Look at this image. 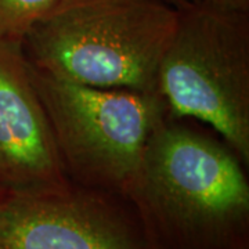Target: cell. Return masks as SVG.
Masks as SVG:
<instances>
[{
	"label": "cell",
	"instance_id": "cell-1",
	"mask_svg": "<svg viewBox=\"0 0 249 249\" xmlns=\"http://www.w3.org/2000/svg\"><path fill=\"white\" fill-rule=\"evenodd\" d=\"M247 169L211 127L168 114L124 196L151 249H249Z\"/></svg>",
	"mask_w": 249,
	"mask_h": 249
},
{
	"label": "cell",
	"instance_id": "cell-2",
	"mask_svg": "<svg viewBox=\"0 0 249 249\" xmlns=\"http://www.w3.org/2000/svg\"><path fill=\"white\" fill-rule=\"evenodd\" d=\"M178 10L163 0H58L21 43L29 65L72 83L158 93Z\"/></svg>",
	"mask_w": 249,
	"mask_h": 249
},
{
	"label": "cell",
	"instance_id": "cell-3",
	"mask_svg": "<svg viewBox=\"0 0 249 249\" xmlns=\"http://www.w3.org/2000/svg\"><path fill=\"white\" fill-rule=\"evenodd\" d=\"M168 114L206 124L249 166V13L188 6L160 60Z\"/></svg>",
	"mask_w": 249,
	"mask_h": 249
},
{
	"label": "cell",
	"instance_id": "cell-4",
	"mask_svg": "<svg viewBox=\"0 0 249 249\" xmlns=\"http://www.w3.org/2000/svg\"><path fill=\"white\" fill-rule=\"evenodd\" d=\"M28 67L67 178L124 196L150 136L168 115L160 93L91 88Z\"/></svg>",
	"mask_w": 249,
	"mask_h": 249
},
{
	"label": "cell",
	"instance_id": "cell-5",
	"mask_svg": "<svg viewBox=\"0 0 249 249\" xmlns=\"http://www.w3.org/2000/svg\"><path fill=\"white\" fill-rule=\"evenodd\" d=\"M0 249H151L124 196L70 183L0 194Z\"/></svg>",
	"mask_w": 249,
	"mask_h": 249
},
{
	"label": "cell",
	"instance_id": "cell-6",
	"mask_svg": "<svg viewBox=\"0 0 249 249\" xmlns=\"http://www.w3.org/2000/svg\"><path fill=\"white\" fill-rule=\"evenodd\" d=\"M70 183L21 46L0 42V188L37 193Z\"/></svg>",
	"mask_w": 249,
	"mask_h": 249
},
{
	"label": "cell",
	"instance_id": "cell-7",
	"mask_svg": "<svg viewBox=\"0 0 249 249\" xmlns=\"http://www.w3.org/2000/svg\"><path fill=\"white\" fill-rule=\"evenodd\" d=\"M58 0H0V42L19 45Z\"/></svg>",
	"mask_w": 249,
	"mask_h": 249
},
{
	"label": "cell",
	"instance_id": "cell-8",
	"mask_svg": "<svg viewBox=\"0 0 249 249\" xmlns=\"http://www.w3.org/2000/svg\"><path fill=\"white\" fill-rule=\"evenodd\" d=\"M186 1L194 7L229 11V13H249V0H186Z\"/></svg>",
	"mask_w": 249,
	"mask_h": 249
},
{
	"label": "cell",
	"instance_id": "cell-9",
	"mask_svg": "<svg viewBox=\"0 0 249 249\" xmlns=\"http://www.w3.org/2000/svg\"><path fill=\"white\" fill-rule=\"evenodd\" d=\"M163 1H165V3H168V4H170V6H173L175 9H178V10L186 9V7L190 6L186 0H163Z\"/></svg>",
	"mask_w": 249,
	"mask_h": 249
},
{
	"label": "cell",
	"instance_id": "cell-10",
	"mask_svg": "<svg viewBox=\"0 0 249 249\" xmlns=\"http://www.w3.org/2000/svg\"><path fill=\"white\" fill-rule=\"evenodd\" d=\"M1 193H3V190H1V188H0V194H1Z\"/></svg>",
	"mask_w": 249,
	"mask_h": 249
}]
</instances>
